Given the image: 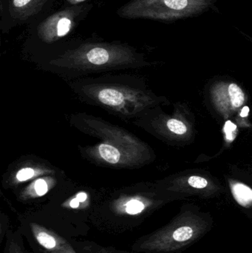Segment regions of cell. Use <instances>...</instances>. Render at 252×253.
<instances>
[{
  "instance_id": "obj_1",
  "label": "cell",
  "mask_w": 252,
  "mask_h": 253,
  "mask_svg": "<svg viewBox=\"0 0 252 253\" xmlns=\"http://www.w3.org/2000/svg\"><path fill=\"white\" fill-rule=\"evenodd\" d=\"M213 227L210 214L183 208L166 225L141 238L133 248L146 253H180L201 240Z\"/></svg>"
},
{
  "instance_id": "obj_2",
  "label": "cell",
  "mask_w": 252,
  "mask_h": 253,
  "mask_svg": "<svg viewBox=\"0 0 252 253\" xmlns=\"http://www.w3.org/2000/svg\"><path fill=\"white\" fill-rule=\"evenodd\" d=\"M31 229L38 245L46 250L47 253L59 252L71 246L62 236L39 224L32 223Z\"/></svg>"
},
{
  "instance_id": "obj_3",
  "label": "cell",
  "mask_w": 252,
  "mask_h": 253,
  "mask_svg": "<svg viewBox=\"0 0 252 253\" xmlns=\"http://www.w3.org/2000/svg\"><path fill=\"white\" fill-rule=\"evenodd\" d=\"M153 205L154 204L152 202L133 198L121 204L119 208H117V211L121 215L133 216V215H142L144 212H148L149 210L152 209Z\"/></svg>"
},
{
  "instance_id": "obj_4",
  "label": "cell",
  "mask_w": 252,
  "mask_h": 253,
  "mask_svg": "<svg viewBox=\"0 0 252 253\" xmlns=\"http://www.w3.org/2000/svg\"><path fill=\"white\" fill-rule=\"evenodd\" d=\"M99 153L101 157L110 164H116L119 162L121 154L119 150L113 145L108 144H102L99 147Z\"/></svg>"
},
{
  "instance_id": "obj_5",
  "label": "cell",
  "mask_w": 252,
  "mask_h": 253,
  "mask_svg": "<svg viewBox=\"0 0 252 253\" xmlns=\"http://www.w3.org/2000/svg\"><path fill=\"white\" fill-rule=\"evenodd\" d=\"M87 60L93 65H101L107 63L109 59L108 50L102 47H95L87 53Z\"/></svg>"
},
{
  "instance_id": "obj_6",
  "label": "cell",
  "mask_w": 252,
  "mask_h": 253,
  "mask_svg": "<svg viewBox=\"0 0 252 253\" xmlns=\"http://www.w3.org/2000/svg\"><path fill=\"white\" fill-rule=\"evenodd\" d=\"M229 93L233 107L239 108L244 104L245 96L239 86L235 84H230L229 87Z\"/></svg>"
},
{
  "instance_id": "obj_7",
  "label": "cell",
  "mask_w": 252,
  "mask_h": 253,
  "mask_svg": "<svg viewBox=\"0 0 252 253\" xmlns=\"http://www.w3.org/2000/svg\"><path fill=\"white\" fill-rule=\"evenodd\" d=\"M169 129L175 133L182 135L187 131L186 126L182 122L176 120H170L167 122Z\"/></svg>"
},
{
  "instance_id": "obj_8",
  "label": "cell",
  "mask_w": 252,
  "mask_h": 253,
  "mask_svg": "<svg viewBox=\"0 0 252 253\" xmlns=\"http://www.w3.org/2000/svg\"><path fill=\"white\" fill-rule=\"evenodd\" d=\"M71 21L68 18L63 17L59 21L57 25V35L64 37L67 35L71 30Z\"/></svg>"
},
{
  "instance_id": "obj_9",
  "label": "cell",
  "mask_w": 252,
  "mask_h": 253,
  "mask_svg": "<svg viewBox=\"0 0 252 253\" xmlns=\"http://www.w3.org/2000/svg\"><path fill=\"white\" fill-rule=\"evenodd\" d=\"M4 253H27L24 248L21 246L18 241L9 239L7 245L4 248Z\"/></svg>"
},
{
  "instance_id": "obj_10",
  "label": "cell",
  "mask_w": 252,
  "mask_h": 253,
  "mask_svg": "<svg viewBox=\"0 0 252 253\" xmlns=\"http://www.w3.org/2000/svg\"><path fill=\"white\" fill-rule=\"evenodd\" d=\"M188 183L192 188L195 189H204L208 185V181L200 176H191L188 179Z\"/></svg>"
},
{
  "instance_id": "obj_11",
  "label": "cell",
  "mask_w": 252,
  "mask_h": 253,
  "mask_svg": "<svg viewBox=\"0 0 252 253\" xmlns=\"http://www.w3.org/2000/svg\"><path fill=\"white\" fill-rule=\"evenodd\" d=\"M34 194L37 196H42L48 191V185L44 179H38L34 184Z\"/></svg>"
},
{
  "instance_id": "obj_12",
  "label": "cell",
  "mask_w": 252,
  "mask_h": 253,
  "mask_svg": "<svg viewBox=\"0 0 252 253\" xmlns=\"http://www.w3.org/2000/svg\"><path fill=\"white\" fill-rule=\"evenodd\" d=\"M237 126L231 121H227L225 124L224 130L226 134V139L229 141H232L235 138V132H236Z\"/></svg>"
},
{
  "instance_id": "obj_13",
  "label": "cell",
  "mask_w": 252,
  "mask_h": 253,
  "mask_svg": "<svg viewBox=\"0 0 252 253\" xmlns=\"http://www.w3.org/2000/svg\"><path fill=\"white\" fill-rule=\"evenodd\" d=\"M34 173H35V172H34L32 168H23V169H20L17 172L16 178L20 181H27V180L32 178L34 175Z\"/></svg>"
},
{
  "instance_id": "obj_14",
  "label": "cell",
  "mask_w": 252,
  "mask_h": 253,
  "mask_svg": "<svg viewBox=\"0 0 252 253\" xmlns=\"http://www.w3.org/2000/svg\"><path fill=\"white\" fill-rule=\"evenodd\" d=\"M95 253H131L127 251H120L112 248H105V247H95Z\"/></svg>"
},
{
  "instance_id": "obj_15",
  "label": "cell",
  "mask_w": 252,
  "mask_h": 253,
  "mask_svg": "<svg viewBox=\"0 0 252 253\" xmlns=\"http://www.w3.org/2000/svg\"><path fill=\"white\" fill-rule=\"evenodd\" d=\"M31 0H13V4L15 7H21L26 5Z\"/></svg>"
},
{
  "instance_id": "obj_16",
  "label": "cell",
  "mask_w": 252,
  "mask_h": 253,
  "mask_svg": "<svg viewBox=\"0 0 252 253\" xmlns=\"http://www.w3.org/2000/svg\"><path fill=\"white\" fill-rule=\"evenodd\" d=\"M76 253L75 251H74L72 247L70 246L69 248H67V249L64 250L62 251H59V252H53V253Z\"/></svg>"
},
{
  "instance_id": "obj_17",
  "label": "cell",
  "mask_w": 252,
  "mask_h": 253,
  "mask_svg": "<svg viewBox=\"0 0 252 253\" xmlns=\"http://www.w3.org/2000/svg\"><path fill=\"white\" fill-rule=\"evenodd\" d=\"M250 112V108L249 107H244L241 113V117H247Z\"/></svg>"
},
{
  "instance_id": "obj_18",
  "label": "cell",
  "mask_w": 252,
  "mask_h": 253,
  "mask_svg": "<svg viewBox=\"0 0 252 253\" xmlns=\"http://www.w3.org/2000/svg\"><path fill=\"white\" fill-rule=\"evenodd\" d=\"M77 199L79 202H84L86 199H87V195L84 193H80L77 196Z\"/></svg>"
},
{
  "instance_id": "obj_19",
  "label": "cell",
  "mask_w": 252,
  "mask_h": 253,
  "mask_svg": "<svg viewBox=\"0 0 252 253\" xmlns=\"http://www.w3.org/2000/svg\"><path fill=\"white\" fill-rule=\"evenodd\" d=\"M78 202L79 201L78 200V199H73V200L71 202V205L72 207V208H76V207H78Z\"/></svg>"
},
{
  "instance_id": "obj_20",
  "label": "cell",
  "mask_w": 252,
  "mask_h": 253,
  "mask_svg": "<svg viewBox=\"0 0 252 253\" xmlns=\"http://www.w3.org/2000/svg\"><path fill=\"white\" fill-rule=\"evenodd\" d=\"M72 3H78L81 2V1H85V0H71Z\"/></svg>"
}]
</instances>
